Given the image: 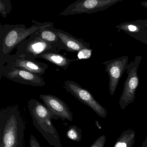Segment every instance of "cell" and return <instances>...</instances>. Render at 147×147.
<instances>
[{
	"label": "cell",
	"instance_id": "obj_8",
	"mask_svg": "<svg viewBox=\"0 0 147 147\" xmlns=\"http://www.w3.org/2000/svg\"><path fill=\"white\" fill-rule=\"evenodd\" d=\"M8 79L22 84L34 86H42L45 85L44 80L39 76L26 70L14 67H4L1 74Z\"/></svg>",
	"mask_w": 147,
	"mask_h": 147
},
{
	"label": "cell",
	"instance_id": "obj_20",
	"mask_svg": "<svg viewBox=\"0 0 147 147\" xmlns=\"http://www.w3.org/2000/svg\"><path fill=\"white\" fill-rule=\"evenodd\" d=\"M106 142V136L104 135L98 137L93 144L89 147H104Z\"/></svg>",
	"mask_w": 147,
	"mask_h": 147
},
{
	"label": "cell",
	"instance_id": "obj_24",
	"mask_svg": "<svg viewBox=\"0 0 147 147\" xmlns=\"http://www.w3.org/2000/svg\"><path fill=\"white\" fill-rule=\"evenodd\" d=\"M141 5L147 9V1H144L141 3Z\"/></svg>",
	"mask_w": 147,
	"mask_h": 147
},
{
	"label": "cell",
	"instance_id": "obj_22",
	"mask_svg": "<svg viewBox=\"0 0 147 147\" xmlns=\"http://www.w3.org/2000/svg\"><path fill=\"white\" fill-rule=\"evenodd\" d=\"M136 39L147 44V29L146 28V29L139 35Z\"/></svg>",
	"mask_w": 147,
	"mask_h": 147
},
{
	"label": "cell",
	"instance_id": "obj_17",
	"mask_svg": "<svg viewBox=\"0 0 147 147\" xmlns=\"http://www.w3.org/2000/svg\"><path fill=\"white\" fill-rule=\"evenodd\" d=\"M66 136L73 141L79 142L83 138L82 130L75 125L70 126L66 132Z\"/></svg>",
	"mask_w": 147,
	"mask_h": 147
},
{
	"label": "cell",
	"instance_id": "obj_4",
	"mask_svg": "<svg viewBox=\"0 0 147 147\" xmlns=\"http://www.w3.org/2000/svg\"><path fill=\"white\" fill-rule=\"evenodd\" d=\"M36 32L17 45V52L15 55L28 59H35L41 54L58 52V50H60L58 45L50 44L41 38Z\"/></svg>",
	"mask_w": 147,
	"mask_h": 147
},
{
	"label": "cell",
	"instance_id": "obj_1",
	"mask_svg": "<svg viewBox=\"0 0 147 147\" xmlns=\"http://www.w3.org/2000/svg\"><path fill=\"white\" fill-rule=\"evenodd\" d=\"M25 123L16 106L0 112V147H22Z\"/></svg>",
	"mask_w": 147,
	"mask_h": 147
},
{
	"label": "cell",
	"instance_id": "obj_9",
	"mask_svg": "<svg viewBox=\"0 0 147 147\" xmlns=\"http://www.w3.org/2000/svg\"><path fill=\"white\" fill-rule=\"evenodd\" d=\"M128 61V57L124 56L105 61L103 63L105 65V71L109 77V90L111 96H113L115 92L119 81L126 71Z\"/></svg>",
	"mask_w": 147,
	"mask_h": 147
},
{
	"label": "cell",
	"instance_id": "obj_10",
	"mask_svg": "<svg viewBox=\"0 0 147 147\" xmlns=\"http://www.w3.org/2000/svg\"><path fill=\"white\" fill-rule=\"evenodd\" d=\"M39 96L52 115L53 119L73 121V114L63 100L50 94H40Z\"/></svg>",
	"mask_w": 147,
	"mask_h": 147
},
{
	"label": "cell",
	"instance_id": "obj_11",
	"mask_svg": "<svg viewBox=\"0 0 147 147\" xmlns=\"http://www.w3.org/2000/svg\"><path fill=\"white\" fill-rule=\"evenodd\" d=\"M3 64L7 63V65H4L3 67H14L22 69L41 77L45 73L49 67L46 64L38 62L35 59H28L15 55H10L3 61Z\"/></svg>",
	"mask_w": 147,
	"mask_h": 147
},
{
	"label": "cell",
	"instance_id": "obj_2",
	"mask_svg": "<svg viewBox=\"0 0 147 147\" xmlns=\"http://www.w3.org/2000/svg\"><path fill=\"white\" fill-rule=\"evenodd\" d=\"M33 25L26 28L24 24H0L1 62L9 56L11 51L17 45L41 28L54 25L51 22H38L32 20Z\"/></svg>",
	"mask_w": 147,
	"mask_h": 147
},
{
	"label": "cell",
	"instance_id": "obj_23",
	"mask_svg": "<svg viewBox=\"0 0 147 147\" xmlns=\"http://www.w3.org/2000/svg\"><path fill=\"white\" fill-rule=\"evenodd\" d=\"M141 147H147V135L146 137L145 140L142 143V146Z\"/></svg>",
	"mask_w": 147,
	"mask_h": 147
},
{
	"label": "cell",
	"instance_id": "obj_3",
	"mask_svg": "<svg viewBox=\"0 0 147 147\" xmlns=\"http://www.w3.org/2000/svg\"><path fill=\"white\" fill-rule=\"evenodd\" d=\"M27 106L34 126L48 144L54 147H63L58 133L51 121L52 115L47 107L35 99L29 100Z\"/></svg>",
	"mask_w": 147,
	"mask_h": 147
},
{
	"label": "cell",
	"instance_id": "obj_19",
	"mask_svg": "<svg viewBox=\"0 0 147 147\" xmlns=\"http://www.w3.org/2000/svg\"><path fill=\"white\" fill-rule=\"evenodd\" d=\"M77 60L89 59L92 55V50L90 48H84L78 52Z\"/></svg>",
	"mask_w": 147,
	"mask_h": 147
},
{
	"label": "cell",
	"instance_id": "obj_5",
	"mask_svg": "<svg viewBox=\"0 0 147 147\" xmlns=\"http://www.w3.org/2000/svg\"><path fill=\"white\" fill-rule=\"evenodd\" d=\"M142 59L141 56H136L135 60L127 65L126 71L128 77L119 99V105L122 109H125L128 105L133 102L135 99L136 90L140 84L138 69Z\"/></svg>",
	"mask_w": 147,
	"mask_h": 147
},
{
	"label": "cell",
	"instance_id": "obj_7",
	"mask_svg": "<svg viewBox=\"0 0 147 147\" xmlns=\"http://www.w3.org/2000/svg\"><path fill=\"white\" fill-rule=\"evenodd\" d=\"M64 88L80 102L91 108L97 115L103 118L107 117V111L95 99L90 92L72 80H66Z\"/></svg>",
	"mask_w": 147,
	"mask_h": 147
},
{
	"label": "cell",
	"instance_id": "obj_18",
	"mask_svg": "<svg viewBox=\"0 0 147 147\" xmlns=\"http://www.w3.org/2000/svg\"><path fill=\"white\" fill-rule=\"evenodd\" d=\"M10 0H0V14L1 17L6 18L12 10Z\"/></svg>",
	"mask_w": 147,
	"mask_h": 147
},
{
	"label": "cell",
	"instance_id": "obj_16",
	"mask_svg": "<svg viewBox=\"0 0 147 147\" xmlns=\"http://www.w3.org/2000/svg\"><path fill=\"white\" fill-rule=\"evenodd\" d=\"M135 133L133 129L125 130L117 139L113 147H133L135 142Z\"/></svg>",
	"mask_w": 147,
	"mask_h": 147
},
{
	"label": "cell",
	"instance_id": "obj_14",
	"mask_svg": "<svg viewBox=\"0 0 147 147\" xmlns=\"http://www.w3.org/2000/svg\"><path fill=\"white\" fill-rule=\"evenodd\" d=\"M118 32L123 31L133 38H136L146 29L142 20L123 22L116 27Z\"/></svg>",
	"mask_w": 147,
	"mask_h": 147
},
{
	"label": "cell",
	"instance_id": "obj_12",
	"mask_svg": "<svg viewBox=\"0 0 147 147\" xmlns=\"http://www.w3.org/2000/svg\"><path fill=\"white\" fill-rule=\"evenodd\" d=\"M52 29L56 32L63 46V49L71 52H78L84 48H90V45L81 39L78 38L70 34L52 26Z\"/></svg>",
	"mask_w": 147,
	"mask_h": 147
},
{
	"label": "cell",
	"instance_id": "obj_13",
	"mask_svg": "<svg viewBox=\"0 0 147 147\" xmlns=\"http://www.w3.org/2000/svg\"><path fill=\"white\" fill-rule=\"evenodd\" d=\"M38 58L42 59L50 62L62 68L66 71L68 69L69 65L72 62L77 61V59H70L65 56L59 54L58 52L47 53L41 54Z\"/></svg>",
	"mask_w": 147,
	"mask_h": 147
},
{
	"label": "cell",
	"instance_id": "obj_6",
	"mask_svg": "<svg viewBox=\"0 0 147 147\" xmlns=\"http://www.w3.org/2000/svg\"><path fill=\"white\" fill-rule=\"evenodd\" d=\"M123 0H77L60 13L62 16L91 14L106 10Z\"/></svg>",
	"mask_w": 147,
	"mask_h": 147
},
{
	"label": "cell",
	"instance_id": "obj_25",
	"mask_svg": "<svg viewBox=\"0 0 147 147\" xmlns=\"http://www.w3.org/2000/svg\"><path fill=\"white\" fill-rule=\"evenodd\" d=\"M142 22H143V24L144 26H145V28L147 29V19H146V20H142Z\"/></svg>",
	"mask_w": 147,
	"mask_h": 147
},
{
	"label": "cell",
	"instance_id": "obj_21",
	"mask_svg": "<svg viewBox=\"0 0 147 147\" xmlns=\"http://www.w3.org/2000/svg\"><path fill=\"white\" fill-rule=\"evenodd\" d=\"M29 147H41L39 142L33 135L30 136L29 140Z\"/></svg>",
	"mask_w": 147,
	"mask_h": 147
},
{
	"label": "cell",
	"instance_id": "obj_15",
	"mask_svg": "<svg viewBox=\"0 0 147 147\" xmlns=\"http://www.w3.org/2000/svg\"><path fill=\"white\" fill-rule=\"evenodd\" d=\"M54 25L47 27L41 28L36 32V34L41 38L53 45H58L60 49H63L61 41L54 31L52 29Z\"/></svg>",
	"mask_w": 147,
	"mask_h": 147
}]
</instances>
